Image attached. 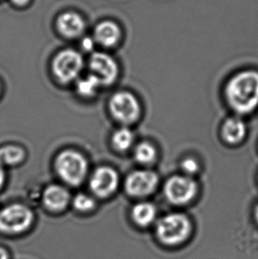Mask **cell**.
I'll use <instances>...</instances> for the list:
<instances>
[{
    "label": "cell",
    "instance_id": "cell-1",
    "mask_svg": "<svg viewBox=\"0 0 258 259\" xmlns=\"http://www.w3.org/2000/svg\"><path fill=\"white\" fill-rule=\"evenodd\" d=\"M227 100L239 113H249L258 106V73L243 71L227 83Z\"/></svg>",
    "mask_w": 258,
    "mask_h": 259
},
{
    "label": "cell",
    "instance_id": "cell-2",
    "mask_svg": "<svg viewBox=\"0 0 258 259\" xmlns=\"http://www.w3.org/2000/svg\"><path fill=\"white\" fill-rule=\"evenodd\" d=\"M55 167L64 182L70 185L78 186L86 177L88 162L78 151L66 150L58 156Z\"/></svg>",
    "mask_w": 258,
    "mask_h": 259
},
{
    "label": "cell",
    "instance_id": "cell-3",
    "mask_svg": "<svg viewBox=\"0 0 258 259\" xmlns=\"http://www.w3.org/2000/svg\"><path fill=\"white\" fill-rule=\"evenodd\" d=\"M189 232L190 223L188 218L182 214H169L157 223V236L165 244L181 243L188 238Z\"/></svg>",
    "mask_w": 258,
    "mask_h": 259
},
{
    "label": "cell",
    "instance_id": "cell-4",
    "mask_svg": "<svg viewBox=\"0 0 258 259\" xmlns=\"http://www.w3.org/2000/svg\"><path fill=\"white\" fill-rule=\"evenodd\" d=\"M33 213L22 204H13L0 211V231L7 234H19L31 226Z\"/></svg>",
    "mask_w": 258,
    "mask_h": 259
},
{
    "label": "cell",
    "instance_id": "cell-5",
    "mask_svg": "<svg viewBox=\"0 0 258 259\" xmlns=\"http://www.w3.org/2000/svg\"><path fill=\"white\" fill-rule=\"evenodd\" d=\"M83 67V60L73 50H64L53 60V70L59 81L67 83L78 77Z\"/></svg>",
    "mask_w": 258,
    "mask_h": 259
},
{
    "label": "cell",
    "instance_id": "cell-6",
    "mask_svg": "<svg viewBox=\"0 0 258 259\" xmlns=\"http://www.w3.org/2000/svg\"><path fill=\"white\" fill-rule=\"evenodd\" d=\"M110 110L117 120L125 124L135 122L139 118L141 107L137 98L129 92H118L112 96Z\"/></svg>",
    "mask_w": 258,
    "mask_h": 259
},
{
    "label": "cell",
    "instance_id": "cell-7",
    "mask_svg": "<svg viewBox=\"0 0 258 259\" xmlns=\"http://www.w3.org/2000/svg\"><path fill=\"white\" fill-rule=\"evenodd\" d=\"M197 185L189 176L176 175L168 180L164 186V194L175 204H185L195 197Z\"/></svg>",
    "mask_w": 258,
    "mask_h": 259
},
{
    "label": "cell",
    "instance_id": "cell-8",
    "mask_svg": "<svg viewBox=\"0 0 258 259\" xmlns=\"http://www.w3.org/2000/svg\"><path fill=\"white\" fill-rule=\"evenodd\" d=\"M90 67L92 74L98 77L101 85L112 84L119 74V67L115 60L106 53L92 54Z\"/></svg>",
    "mask_w": 258,
    "mask_h": 259
},
{
    "label": "cell",
    "instance_id": "cell-9",
    "mask_svg": "<svg viewBox=\"0 0 258 259\" xmlns=\"http://www.w3.org/2000/svg\"><path fill=\"white\" fill-rule=\"evenodd\" d=\"M157 182L158 177L152 171H136L130 174L126 179V191L131 196H145L153 192Z\"/></svg>",
    "mask_w": 258,
    "mask_h": 259
},
{
    "label": "cell",
    "instance_id": "cell-10",
    "mask_svg": "<svg viewBox=\"0 0 258 259\" xmlns=\"http://www.w3.org/2000/svg\"><path fill=\"white\" fill-rule=\"evenodd\" d=\"M119 185V175L115 170L103 166L95 171L91 179V189L99 197H107Z\"/></svg>",
    "mask_w": 258,
    "mask_h": 259
},
{
    "label": "cell",
    "instance_id": "cell-11",
    "mask_svg": "<svg viewBox=\"0 0 258 259\" xmlns=\"http://www.w3.org/2000/svg\"><path fill=\"white\" fill-rule=\"evenodd\" d=\"M68 191L62 186L51 185L42 194V201L50 210L60 211L66 208L69 202Z\"/></svg>",
    "mask_w": 258,
    "mask_h": 259
},
{
    "label": "cell",
    "instance_id": "cell-12",
    "mask_svg": "<svg viewBox=\"0 0 258 259\" xmlns=\"http://www.w3.org/2000/svg\"><path fill=\"white\" fill-rule=\"evenodd\" d=\"M84 21L79 14L66 13L58 20V28L66 37H76L84 30Z\"/></svg>",
    "mask_w": 258,
    "mask_h": 259
},
{
    "label": "cell",
    "instance_id": "cell-13",
    "mask_svg": "<svg viewBox=\"0 0 258 259\" xmlns=\"http://www.w3.org/2000/svg\"><path fill=\"white\" fill-rule=\"evenodd\" d=\"M119 27L112 21H103L95 29V38L105 47L115 46L119 41Z\"/></svg>",
    "mask_w": 258,
    "mask_h": 259
},
{
    "label": "cell",
    "instance_id": "cell-14",
    "mask_svg": "<svg viewBox=\"0 0 258 259\" xmlns=\"http://www.w3.org/2000/svg\"><path fill=\"white\" fill-rule=\"evenodd\" d=\"M247 132L246 125L243 120L237 117H233L224 123L222 134L225 140L228 144H236L243 140Z\"/></svg>",
    "mask_w": 258,
    "mask_h": 259
},
{
    "label": "cell",
    "instance_id": "cell-15",
    "mask_svg": "<svg viewBox=\"0 0 258 259\" xmlns=\"http://www.w3.org/2000/svg\"><path fill=\"white\" fill-rule=\"evenodd\" d=\"M157 215L156 208L150 203H137L133 208L132 218L136 224L141 227H147L151 224Z\"/></svg>",
    "mask_w": 258,
    "mask_h": 259
},
{
    "label": "cell",
    "instance_id": "cell-16",
    "mask_svg": "<svg viewBox=\"0 0 258 259\" xmlns=\"http://www.w3.org/2000/svg\"><path fill=\"white\" fill-rule=\"evenodd\" d=\"M24 151L14 145L0 148V163L2 165H16L24 158Z\"/></svg>",
    "mask_w": 258,
    "mask_h": 259
},
{
    "label": "cell",
    "instance_id": "cell-17",
    "mask_svg": "<svg viewBox=\"0 0 258 259\" xmlns=\"http://www.w3.org/2000/svg\"><path fill=\"white\" fill-rule=\"evenodd\" d=\"M133 142L134 135L132 131L126 127L117 130L112 136V144L116 150L119 151H126L132 145Z\"/></svg>",
    "mask_w": 258,
    "mask_h": 259
},
{
    "label": "cell",
    "instance_id": "cell-18",
    "mask_svg": "<svg viewBox=\"0 0 258 259\" xmlns=\"http://www.w3.org/2000/svg\"><path fill=\"white\" fill-rule=\"evenodd\" d=\"M135 158L141 164H150L156 158V149L150 143L143 142L136 146Z\"/></svg>",
    "mask_w": 258,
    "mask_h": 259
},
{
    "label": "cell",
    "instance_id": "cell-19",
    "mask_svg": "<svg viewBox=\"0 0 258 259\" xmlns=\"http://www.w3.org/2000/svg\"><path fill=\"white\" fill-rule=\"evenodd\" d=\"M99 85H101V83H100L98 77L94 74H91L86 76V77L80 79V81H78L77 91L79 92V94L81 95V96L91 97V96L96 93Z\"/></svg>",
    "mask_w": 258,
    "mask_h": 259
},
{
    "label": "cell",
    "instance_id": "cell-20",
    "mask_svg": "<svg viewBox=\"0 0 258 259\" xmlns=\"http://www.w3.org/2000/svg\"><path fill=\"white\" fill-rule=\"evenodd\" d=\"M73 206L80 211H89L94 208L95 201L88 195L78 194L73 199Z\"/></svg>",
    "mask_w": 258,
    "mask_h": 259
},
{
    "label": "cell",
    "instance_id": "cell-21",
    "mask_svg": "<svg viewBox=\"0 0 258 259\" xmlns=\"http://www.w3.org/2000/svg\"><path fill=\"white\" fill-rule=\"evenodd\" d=\"M182 169L186 175H192L198 171L197 161L192 158H185L182 163Z\"/></svg>",
    "mask_w": 258,
    "mask_h": 259
},
{
    "label": "cell",
    "instance_id": "cell-22",
    "mask_svg": "<svg viewBox=\"0 0 258 259\" xmlns=\"http://www.w3.org/2000/svg\"><path fill=\"white\" fill-rule=\"evenodd\" d=\"M81 46H82V48L85 51L90 52L94 47V41L92 39L90 38V37H86V38L83 39V41L81 42Z\"/></svg>",
    "mask_w": 258,
    "mask_h": 259
},
{
    "label": "cell",
    "instance_id": "cell-23",
    "mask_svg": "<svg viewBox=\"0 0 258 259\" xmlns=\"http://www.w3.org/2000/svg\"><path fill=\"white\" fill-rule=\"evenodd\" d=\"M5 182V171H4L3 165L0 163V188L3 186Z\"/></svg>",
    "mask_w": 258,
    "mask_h": 259
},
{
    "label": "cell",
    "instance_id": "cell-24",
    "mask_svg": "<svg viewBox=\"0 0 258 259\" xmlns=\"http://www.w3.org/2000/svg\"><path fill=\"white\" fill-rule=\"evenodd\" d=\"M0 259H9L7 250H5L2 248H0Z\"/></svg>",
    "mask_w": 258,
    "mask_h": 259
},
{
    "label": "cell",
    "instance_id": "cell-25",
    "mask_svg": "<svg viewBox=\"0 0 258 259\" xmlns=\"http://www.w3.org/2000/svg\"><path fill=\"white\" fill-rule=\"evenodd\" d=\"M14 3L17 4V5H20V6H22V5H25V4L28 2V0H13Z\"/></svg>",
    "mask_w": 258,
    "mask_h": 259
},
{
    "label": "cell",
    "instance_id": "cell-26",
    "mask_svg": "<svg viewBox=\"0 0 258 259\" xmlns=\"http://www.w3.org/2000/svg\"><path fill=\"white\" fill-rule=\"evenodd\" d=\"M255 217H256V220L258 221V205L256 206V209H255Z\"/></svg>",
    "mask_w": 258,
    "mask_h": 259
}]
</instances>
